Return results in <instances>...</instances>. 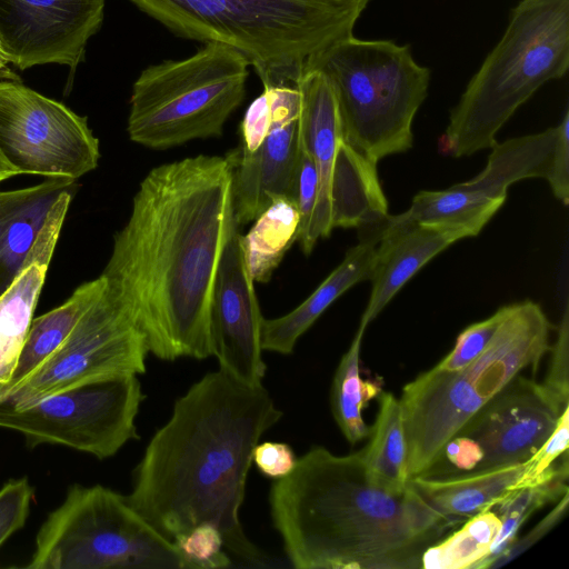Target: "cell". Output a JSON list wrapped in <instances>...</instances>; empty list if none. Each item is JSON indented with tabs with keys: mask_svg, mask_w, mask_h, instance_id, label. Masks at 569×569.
Masks as SVG:
<instances>
[{
	"mask_svg": "<svg viewBox=\"0 0 569 569\" xmlns=\"http://www.w3.org/2000/svg\"><path fill=\"white\" fill-rule=\"evenodd\" d=\"M231 152L152 168L113 237L101 272L108 289L161 360L212 357L210 300L217 268L238 224Z\"/></svg>",
	"mask_w": 569,
	"mask_h": 569,
	"instance_id": "1",
	"label": "cell"
},
{
	"mask_svg": "<svg viewBox=\"0 0 569 569\" xmlns=\"http://www.w3.org/2000/svg\"><path fill=\"white\" fill-rule=\"evenodd\" d=\"M281 418L263 385H246L221 369L206 373L150 439L127 500L171 541L209 523L228 551L250 566H269L239 511L253 450Z\"/></svg>",
	"mask_w": 569,
	"mask_h": 569,
	"instance_id": "2",
	"label": "cell"
},
{
	"mask_svg": "<svg viewBox=\"0 0 569 569\" xmlns=\"http://www.w3.org/2000/svg\"><path fill=\"white\" fill-rule=\"evenodd\" d=\"M273 527L298 569H418L423 552L460 519L435 509L411 483L373 485L362 450L312 447L269 493Z\"/></svg>",
	"mask_w": 569,
	"mask_h": 569,
	"instance_id": "3",
	"label": "cell"
},
{
	"mask_svg": "<svg viewBox=\"0 0 569 569\" xmlns=\"http://www.w3.org/2000/svg\"><path fill=\"white\" fill-rule=\"evenodd\" d=\"M178 37L242 52L262 86L297 81L309 57L352 34L370 0H129Z\"/></svg>",
	"mask_w": 569,
	"mask_h": 569,
	"instance_id": "4",
	"label": "cell"
},
{
	"mask_svg": "<svg viewBox=\"0 0 569 569\" xmlns=\"http://www.w3.org/2000/svg\"><path fill=\"white\" fill-rule=\"evenodd\" d=\"M550 328L538 303H512L477 359L455 372L433 367L403 387L399 402L409 480L428 470L446 443L521 371L537 369L550 347Z\"/></svg>",
	"mask_w": 569,
	"mask_h": 569,
	"instance_id": "5",
	"label": "cell"
},
{
	"mask_svg": "<svg viewBox=\"0 0 569 569\" xmlns=\"http://www.w3.org/2000/svg\"><path fill=\"white\" fill-rule=\"evenodd\" d=\"M568 67L569 0H521L451 110L441 151L458 158L491 148L516 110Z\"/></svg>",
	"mask_w": 569,
	"mask_h": 569,
	"instance_id": "6",
	"label": "cell"
},
{
	"mask_svg": "<svg viewBox=\"0 0 569 569\" xmlns=\"http://www.w3.org/2000/svg\"><path fill=\"white\" fill-rule=\"evenodd\" d=\"M305 68L330 82L342 138L356 151L378 162L412 147V121L430 71L413 60L409 44L351 34L309 57Z\"/></svg>",
	"mask_w": 569,
	"mask_h": 569,
	"instance_id": "7",
	"label": "cell"
},
{
	"mask_svg": "<svg viewBox=\"0 0 569 569\" xmlns=\"http://www.w3.org/2000/svg\"><path fill=\"white\" fill-rule=\"evenodd\" d=\"M248 58L234 47L208 41L192 56L143 69L129 100L131 141L154 150L220 137L242 103Z\"/></svg>",
	"mask_w": 569,
	"mask_h": 569,
	"instance_id": "8",
	"label": "cell"
},
{
	"mask_svg": "<svg viewBox=\"0 0 569 569\" xmlns=\"http://www.w3.org/2000/svg\"><path fill=\"white\" fill-rule=\"evenodd\" d=\"M30 569H188L176 545L122 496L72 485L41 525Z\"/></svg>",
	"mask_w": 569,
	"mask_h": 569,
	"instance_id": "9",
	"label": "cell"
},
{
	"mask_svg": "<svg viewBox=\"0 0 569 569\" xmlns=\"http://www.w3.org/2000/svg\"><path fill=\"white\" fill-rule=\"evenodd\" d=\"M144 396L137 375L82 385L26 408L0 401V428L20 432L28 447L59 445L106 459L138 439Z\"/></svg>",
	"mask_w": 569,
	"mask_h": 569,
	"instance_id": "10",
	"label": "cell"
},
{
	"mask_svg": "<svg viewBox=\"0 0 569 569\" xmlns=\"http://www.w3.org/2000/svg\"><path fill=\"white\" fill-rule=\"evenodd\" d=\"M149 353L144 332L106 283L63 343L0 401L21 409L82 385L142 375Z\"/></svg>",
	"mask_w": 569,
	"mask_h": 569,
	"instance_id": "11",
	"label": "cell"
},
{
	"mask_svg": "<svg viewBox=\"0 0 569 569\" xmlns=\"http://www.w3.org/2000/svg\"><path fill=\"white\" fill-rule=\"evenodd\" d=\"M0 152L21 174L73 180L100 159L87 117L19 79L0 80Z\"/></svg>",
	"mask_w": 569,
	"mask_h": 569,
	"instance_id": "12",
	"label": "cell"
},
{
	"mask_svg": "<svg viewBox=\"0 0 569 569\" xmlns=\"http://www.w3.org/2000/svg\"><path fill=\"white\" fill-rule=\"evenodd\" d=\"M271 120L257 149L237 148L232 157V200L238 227L257 219L278 198L297 201L300 91L297 81L263 86Z\"/></svg>",
	"mask_w": 569,
	"mask_h": 569,
	"instance_id": "13",
	"label": "cell"
},
{
	"mask_svg": "<svg viewBox=\"0 0 569 569\" xmlns=\"http://www.w3.org/2000/svg\"><path fill=\"white\" fill-rule=\"evenodd\" d=\"M106 0H0V42L12 66L74 71L101 28Z\"/></svg>",
	"mask_w": 569,
	"mask_h": 569,
	"instance_id": "14",
	"label": "cell"
},
{
	"mask_svg": "<svg viewBox=\"0 0 569 569\" xmlns=\"http://www.w3.org/2000/svg\"><path fill=\"white\" fill-rule=\"evenodd\" d=\"M557 134L553 127L496 142L485 169L471 180L428 191L427 216L436 223L477 236L505 202L510 184L526 178H549Z\"/></svg>",
	"mask_w": 569,
	"mask_h": 569,
	"instance_id": "15",
	"label": "cell"
},
{
	"mask_svg": "<svg viewBox=\"0 0 569 569\" xmlns=\"http://www.w3.org/2000/svg\"><path fill=\"white\" fill-rule=\"evenodd\" d=\"M262 313L250 274L242 234L234 227L222 251L210 300L211 355L219 369L249 385H262Z\"/></svg>",
	"mask_w": 569,
	"mask_h": 569,
	"instance_id": "16",
	"label": "cell"
},
{
	"mask_svg": "<svg viewBox=\"0 0 569 569\" xmlns=\"http://www.w3.org/2000/svg\"><path fill=\"white\" fill-rule=\"evenodd\" d=\"M567 406H561L542 383L519 375L457 435L471 438L482 450L475 471L521 463L551 435Z\"/></svg>",
	"mask_w": 569,
	"mask_h": 569,
	"instance_id": "17",
	"label": "cell"
},
{
	"mask_svg": "<svg viewBox=\"0 0 569 569\" xmlns=\"http://www.w3.org/2000/svg\"><path fill=\"white\" fill-rule=\"evenodd\" d=\"M297 84L301 100V138L319 179L312 218L306 236L299 241L303 253L310 254L317 241L329 237L333 230L331 190L338 149L343 138L336 96L328 79L318 70L303 68Z\"/></svg>",
	"mask_w": 569,
	"mask_h": 569,
	"instance_id": "18",
	"label": "cell"
},
{
	"mask_svg": "<svg viewBox=\"0 0 569 569\" xmlns=\"http://www.w3.org/2000/svg\"><path fill=\"white\" fill-rule=\"evenodd\" d=\"M466 236L455 229L386 219L376 249L371 293L359 328L376 319L403 284L433 257Z\"/></svg>",
	"mask_w": 569,
	"mask_h": 569,
	"instance_id": "19",
	"label": "cell"
},
{
	"mask_svg": "<svg viewBox=\"0 0 569 569\" xmlns=\"http://www.w3.org/2000/svg\"><path fill=\"white\" fill-rule=\"evenodd\" d=\"M385 221L358 229V244L347 251L340 264L298 307L278 318H263V351L291 355L300 337L333 301L356 283L370 279Z\"/></svg>",
	"mask_w": 569,
	"mask_h": 569,
	"instance_id": "20",
	"label": "cell"
},
{
	"mask_svg": "<svg viewBox=\"0 0 569 569\" xmlns=\"http://www.w3.org/2000/svg\"><path fill=\"white\" fill-rule=\"evenodd\" d=\"M74 187L73 179L57 177L31 187L0 191V296L26 267L53 203Z\"/></svg>",
	"mask_w": 569,
	"mask_h": 569,
	"instance_id": "21",
	"label": "cell"
},
{
	"mask_svg": "<svg viewBox=\"0 0 569 569\" xmlns=\"http://www.w3.org/2000/svg\"><path fill=\"white\" fill-rule=\"evenodd\" d=\"M525 469L526 461L449 477L416 476L410 483L440 513L458 519L489 510L521 489Z\"/></svg>",
	"mask_w": 569,
	"mask_h": 569,
	"instance_id": "22",
	"label": "cell"
},
{
	"mask_svg": "<svg viewBox=\"0 0 569 569\" xmlns=\"http://www.w3.org/2000/svg\"><path fill=\"white\" fill-rule=\"evenodd\" d=\"M104 286L101 276L87 281L61 306L32 319L11 378L0 385V400L27 380L63 343Z\"/></svg>",
	"mask_w": 569,
	"mask_h": 569,
	"instance_id": "23",
	"label": "cell"
},
{
	"mask_svg": "<svg viewBox=\"0 0 569 569\" xmlns=\"http://www.w3.org/2000/svg\"><path fill=\"white\" fill-rule=\"evenodd\" d=\"M378 397L379 410L370 431V442L362 449L363 463L373 485L398 493L410 485L401 406L391 392H381Z\"/></svg>",
	"mask_w": 569,
	"mask_h": 569,
	"instance_id": "24",
	"label": "cell"
},
{
	"mask_svg": "<svg viewBox=\"0 0 569 569\" xmlns=\"http://www.w3.org/2000/svg\"><path fill=\"white\" fill-rule=\"evenodd\" d=\"M242 236L247 263L254 282H268L288 249L297 241L300 223L298 203L278 198L260 213Z\"/></svg>",
	"mask_w": 569,
	"mask_h": 569,
	"instance_id": "25",
	"label": "cell"
},
{
	"mask_svg": "<svg viewBox=\"0 0 569 569\" xmlns=\"http://www.w3.org/2000/svg\"><path fill=\"white\" fill-rule=\"evenodd\" d=\"M48 267L29 263L0 296V385L9 381L14 370Z\"/></svg>",
	"mask_w": 569,
	"mask_h": 569,
	"instance_id": "26",
	"label": "cell"
},
{
	"mask_svg": "<svg viewBox=\"0 0 569 569\" xmlns=\"http://www.w3.org/2000/svg\"><path fill=\"white\" fill-rule=\"evenodd\" d=\"M363 333L365 330L358 328L349 349L338 365L331 387L333 418L351 445L370 436L371 428L362 418V409L368 401L382 392L380 383L360 377L359 360Z\"/></svg>",
	"mask_w": 569,
	"mask_h": 569,
	"instance_id": "27",
	"label": "cell"
},
{
	"mask_svg": "<svg viewBox=\"0 0 569 569\" xmlns=\"http://www.w3.org/2000/svg\"><path fill=\"white\" fill-rule=\"evenodd\" d=\"M501 521L491 509L469 517L457 531L422 555L423 569H475L490 552Z\"/></svg>",
	"mask_w": 569,
	"mask_h": 569,
	"instance_id": "28",
	"label": "cell"
},
{
	"mask_svg": "<svg viewBox=\"0 0 569 569\" xmlns=\"http://www.w3.org/2000/svg\"><path fill=\"white\" fill-rule=\"evenodd\" d=\"M568 475L569 470L562 471L545 482L515 490L493 507L497 508L496 513L501 521L500 530L489 555L475 569L489 568V565L513 542L520 527L531 513L550 502L558 501L569 491Z\"/></svg>",
	"mask_w": 569,
	"mask_h": 569,
	"instance_id": "29",
	"label": "cell"
},
{
	"mask_svg": "<svg viewBox=\"0 0 569 569\" xmlns=\"http://www.w3.org/2000/svg\"><path fill=\"white\" fill-rule=\"evenodd\" d=\"M188 569H221L231 566L230 557L224 552L220 531L202 523L176 537L172 541Z\"/></svg>",
	"mask_w": 569,
	"mask_h": 569,
	"instance_id": "30",
	"label": "cell"
},
{
	"mask_svg": "<svg viewBox=\"0 0 569 569\" xmlns=\"http://www.w3.org/2000/svg\"><path fill=\"white\" fill-rule=\"evenodd\" d=\"M510 305L498 309L491 317L467 327L456 340L452 350L437 365L436 369L455 372L477 359L487 348L498 327L507 317Z\"/></svg>",
	"mask_w": 569,
	"mask_h": 569,
	"instance_id": "31",
	"label": "cell"
},
{
	"mask_svg": "<svg viewBox=\"0 0 569 569\" xmlns=\"http://www.w3.org/2000/svg\"><path fill=\"white\" fill-rule=\"evenodd\" d=\"M33 497L27 477L10 479L0 487V547L24 526Z\"/></svg>",
	"mask_w": 569,
	"mask_h": 569,
	"instance_id": "32",
	"label": "cell"
},
{
	"mask_svg": "<svg viewBox=\"0 0 569 569\" xmlns=\"http://www.w3.org/2000/svg\"><path fill=\"white\" fill-rule=\"evenodd\" d=\"M548 372L542 386L561 405H569V301L566 299Z\"/></svg>",
	"mask_w": 569,
	"mask_h": 569,
	"instance_id": "33",
	"label": "cell"
},
{
	"mask_svg": "<svg viewBox=\"0 0 569 569\" xmlns=\"http://www.w3.org/2000/svg\"><path fill=\"white\" fill-rule=\"evenodd\" d=\"M318 187L319 179L316 166L301 138L297 178V203L300 213L297 241L306 236L309 228L318 197Z\"/></svg>",
	"mask_w": 569,
	"mask_h": 569,
	"instance_id": "34",
	"label": "cell"
},
{
	"mask_svg": "<svg viewBox=\"0 0 569 569\" xmlns=\"http://www.w3.org/2000/svg\"><path fill=\"white\" fill-rule=\"evenodd\" d=\"M568 502L569 491L558 500L556 507H553V509L542 520H540L533 529L522 538H516L513 542L489 565V568H498L509 563L542 539V537L562 519L567 511Z\"/></svg>",
	"mask_w": 569,
	"mask_h": 569,
	"instance_id": "35",
	"label": "cell"
},
{
	"mask_svg": "<svg viewBox=\"0 0 569 569\" xmlns=\"http://www.w3.org/2000/svg\"><path fill=\"white\" fill-rule=\"evenodd\" d=\"M297 457L290 445L277 441L259 442L252 455V463L266 477L279 479L289 475Z\"/></svg>",
	"mask_w": 569,
	"mask_h": 569,
	"instance_id": "36",
	"label": "cell"
},
{
	"mask_svg": "<svg viewBox=\"0 0 569 569\" xmlns=\"http://www.w3.org/2000/svg\"><path fill=\"white\" fill-rule=\"evenodd\" d=\"M558 134L548 183L555 197L565 206L569 204V112L566 111L557 126Z\"/></svg>",
	"mask_w": 569,
	"mask_h": 569,
	"instance_id": "37",
	"label": "cell"
},
{
	"mask_svg": "<svg viewBox=\"0 0 569 569\" xmlns=\"http://www.w3.org/2000/svg\"><path fill=\"white\" fill-rule=\"evenodd\" d=\"M271 120L268 94L262 91L248 107L240 124V147L252 151L266 137Z\"/></svg>",
	"mask_w": 569,
	"mask_h": 569,
	"instance_id": "38",
	"label": "cell"
},
{
	"mask_svg": "<svg viewBox=\"0 0 569 569\" xmlns=\"http://www.w3.org/2000/svg\"><path fill=\"white\" fill-rule=\"evenodd\" d=\"M21 174L0 152V183L7 179Z\"/></svg>",
	"mask_w": 569,
	"mask_h": 569,
	"instance_id": "39",
	"label": "cell"
},
{
	"mask_svg": "<svg viewBox=\"0 0 569 569\" xmlns=\"http://www.w3.org/2000/svg\"><path fill=\"white\" fill-rule=\"evenodd\" d=\"M10 61L0 42V80L19 79L10 69Z\"/></svg>",
	"mask_w": 569,
	"mask_h": 569,
	"instance_id": "40",
	"label": "cell"
}]
</instances>
